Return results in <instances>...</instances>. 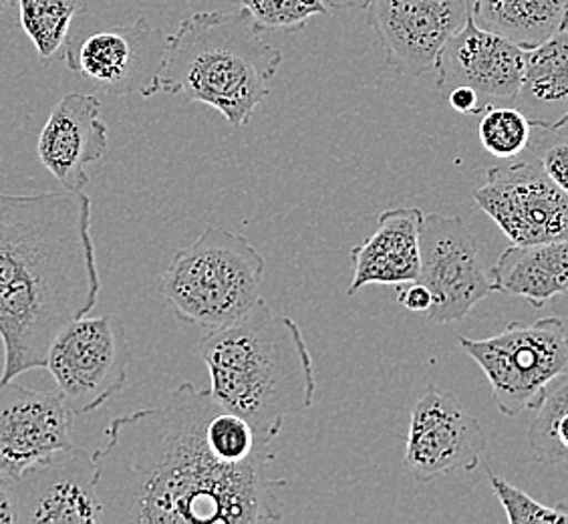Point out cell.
<instances>
[{"instance_id":"cell-1","label":"cell","mask_w":568,"mask_h":524,"mask_svg":"<svg viewBox=\"0 0 568 524\" xmlns=\"http://www.w3.org/2000/svg\"><path fill=\"white\" fill-rule=\"evenodd\" d=\"M222 404L180 383L164 404L118 415L93 452L103 524H258L283 516L274 458L234 464L212 436Z\"/></svg>"},{"instance_id":"cell-2","label":"cell","mask_w":568,"mask_h":524,"mask_svg":"<svg viewBox=\"0 0 568 524\" xmlns=\"http://www.w3.org/2000/svg\"><path fill=\"white\" fill-rule=\"evenodd\" d=\"M91 198L0 194V382L44 367L53 339L98 305Z\"/></svg>"},{"instance_id":"cell-3","label":"cell","mask_w":568,"mask_h":524,"mask_svg":"<svg viewBox=\"0 0 568 524\" xmlns=\"http://www.w3.org/2000/svg\"><path fill=\"white\" fill-rule=\"evenodd\" d=\"M197 353L209 367L212 395L268 442L281 434L284 417L315 402L317 377L305 335L264 299L229 325L206 329Z\"/></svg>"},{"instance_id":"cell-4","label":"cell","mask_w":568,"mask_h":524,"mask_svg":"<svg viewBox=\"0 0 568 524\" xmlns=\"http://www.w3.org/2000/svg\"><path fill=\"white\" fill-rule=\"evenodd\" d=\"M281 63L283 51L264 39L246 9L194 12L168 37L160 89L204 103L242 128L268 98Z\"/></svg>"},{"instance_id":"cell-5","label":"cell","mask_w":568,"mask_h":524,"mask_svg":"<svg viewBox=\"0 0 568 524\" xmlns=\"http://www.w3.org/2000/svg\"><path fill=\"white\" fill-rule=\"evenodd\" d=\"M264 259L239 232L210 226L168 264L160 293L175 319L222 328L248 313L263 291Z\"/></svg>"},{"instance_id":"cell-6","label":"cell","mask_w":568,"mask_h":524,"mask_svg":"<svg viewBox=\"0 0 568 524\" xmlns=\"http://www.w3.org/2000/svg\"><path fill=\"white\" fill-rule=\"evenodd\" d=\"M462 350L486 373L500 414L535 410L548 383L568 370V325L560 318L510 323L494 337H459Z\"/></svg>"},{"instance_id":"cell-7","label":"cell","mask_w":568,"mask_h":524,"mask_svg":"<svg viewBox=\"0 0 568 524\" xmlns=\"http://www.w3.org/2000/svg\"><path fill=\"white\" fill-rule=\"evenodd\" d=\"M44 370L75 415L91 414L128 382V339L118 315L81 318L51 343Z\"/></svg>"},{"instance_id":"cell-8","label":"cell","mask_w":568,"mask_h":524,"mask_svg":"<svg viewBox=\"0 0 568 524\" xmlns=\"http://www.w3.org/2000/svg\"><path fill=\"white\" fill-rule=\"evenodd\" d=\"M419 283L432 291L427 318L446 325L470 315L471 309L496 293L493 269L486 266L480 246L459 216L426 214L419 236Z\"/></svg>"},{"instance_id":"cell-9","label":"cell","mask_w":568,"mask_h":524,"mask_svg":"<svg viewBox=\"0 0 568 524\" xmlns=\"http://www.w3.org/2000/svg\"><path fill=\"white\" fill-rule=\"evenodd\" d=\"M474 200L513 244L568 241V194L536 158L490 168Z\"/></svg>"},{"instance_id":"cell-10","label":"cell","mask_w":568,"mask_h":524,"mask_svg":"<svg viewBox=\"0 0 568 524\" xmlns=\"http://www.w3.org/2000/svg\"><path fill=\"white\" fill-rule=\"evenodd\" d=\"M165 49L168 37L140 17L132 24L89 34L77 44L69 41L63 59L73 73L103 93L153 98L162 93Z\"/></svg>"},{"instance_id":"cell-11","label":"cell","mask_w":568,"mask_h":524,"mask_svg":"<svg viewBox=\"0 0 568 524\" xmlns=\"http://www.w3.org/2000/svg\"><path fill=\"white\" fill-rule=\"evenodd\" d=\"M480 422L452 392L429 385L417 397L405 442V466L419 482L448 472H471L486 450Z\"/></svg>"},{"instance_id":"cell-12","label":"cell","mask_w":568,"mask_h":524,"mask_svg":"<svg viewBox=\"0 0 568 524\" xmlns=\"http://www.w3.org/2000/svg\"><path fill=\"white\" fill-rule=\"evenodd\" d=\"M367 11L387 66L412 77L436 67L442 47L470 14L468 0H372Z\"/></svg>"},{"instance_id":"cell-13","label":"cell","mask_w":568,"mask_h":524,"mask_svg":"<svg viewBox=\"0 0 568 524\" xmlns=\"http://www.w3.org/2000/svg\"><path fill=\"white\" fill-rule=\"evenodd\" d=\"M73 412L55 392L0 382V476L17 481L34 464L73 446Z\"/></svg>"},{"instance_id":"cell-14","label":"cell","mask_w":568,"mask_h":524,"mask_svg":"<svg viewBox=\"0 0 568 524\" xmlns=\"http://www.w3.org/2000/svg\"><path fill=\"white\" fill-rule=\"evenodd\" d=\"M95 460L71 449L34 464L14 481L19 523L103 524Z\"/></svg>"},{"instance_id":"cell-15","label":"cell","mask_w":568,"mask_h":524,"mask_svg":"<svg viewBox=\"0 0 568 524\" xmlns=\"http://www.w3.org/2000/svg\"><path fill=\"white\" fill-rule=\"evenodd\" d=\"M525 56L523 47L481 29L468 14L437 56V91L446 98L452 89H474L486 110L494 101H514L525 79Z\"/></svg>"},{"instance_id":"cell-16","label":"cell","mask_w":568,"mask_h":524,"mask_svg":"<svg viewBox=\"0 0 568 524\" xmlns=\"http://www.w3.org/2000/svg\"><path fill=\"white\" fill-rule=\"evenodd\" d=\"M110 148V128L101 120V101L91 93H69L57 103L37 140L41 164L69 192L89 184L88 165Z\"/></svg>"},{"instance_id":"cell-17","label":"cell","mask_w":568,"mask_h":524,"mask_svg":"<svg viewBox=\"0 0 568 524\" xmlns=\"http://www.w3.org/2000/svg\"><path fill=\"white\" fill-rule=\"evenodd\" d=\"M424 216L419 208H389L379 214L372 236L351 251L353 279L347 295H357L369 284L416 283L422 273Z\"/></svg>"},{"instance_id":"cell-18","label":"cell","mask_w":568,"mask_h":524,"mask_svg":"<svg viewBox=\"0 0 568 524\" xmlns=\"http://www.w3.org/2000/svg\"><path fill=\"white\" fill-rule=\"evenodd\" d=\"M496 291L536 309L568 291V241L513 244L493 266Z\"/></svg>"},{"instance_id":"cell-19","label":"cell","mask_w":568,"mask_h":524,"mask_svg":"<svg viewBox=\"0 0 568 524\" xmlns=\"http://www.w3.org/2000/svg\"><path fill=\"white\" fill-rule=\"evenodd\" d=\"M474 22L525 51L568 27V0H468Z\"/></svg>"},{"instance_id":"cell-20","label":"cell","mask_w":568,"mask_h":524,"mask_svg":"<svg viewBox=\"0 0 568 524\" xmlns=\"http://www.w3.org/2000/svg\"><path fill=\"white\" fill-rule=\"evenodd\" d=\"M530 105H568V27L548 41L528 49L525 56V79L518 98Z\"/></svg>"},{"instance_id":"cell-21","label":"cell","mask_w":568,"mask_h":524,"mask_svg":"<svg viewBox=\"0 0 568 524\" xmlns=\"http://www.w3.org/2000/svg\"><path fill=\"white\" fill-rule=\"evenodd\" d=\"M528 426V449L536 462L555 466L568 462V370L548 383Z\"/></svg>"},{"instance_id":"cell-22","label":"cell","mask_w":568,"mask_h":524,"mask_svg":"<svg viewBox=\"0 0 568 524\" xmlns=\"http://www.w3.org/2000/svg\"><path fill=\"white\" fill-rule=\"evenodd\" d=\"M89 0H19L22 31L33 41L43 63L63 59L69 29L79 12L88 9Z\"/></svg>"},{"instance_id":"cell-23","label":"cell","mask_w":568,"mask_h":524,"mask_svg":"<svg viewBox=\"0 0 568 524\" xmlns=\"http://www.w3.org/2000/svg\"><path fill=\"white\" fill-rule=\"evenodd\" d=\"M532 130L535 125L525 111L490 105L481 113L478 138L486 152L510 160L528 150L532 142Z\"/></svg>"},{"instance_id":"cell-24","label":"cell","mask_w":568,"mask_h":524,"mask_svg":"<svg viewBox=\"0 0 568 524\" xmlns=\"http://www.w3.org/2000/svg\"><path fill=\"white\" fill-rule=\"evenodd\" d=\"M234 7L246 9L256 22L268 29H305L306 22L327 14L325 0H230Z\"/></svg>"},{"instance_id":"cell-25","label":"cell","mask_w":568,"mask_h":524,"mask_svg":"<svg viewBox=\"0 0 568 524\" xmlns=\"http://www.w3.org/2000/svg\"><path fill=\"white\" fill-rule=\"evenodd\" d=\"M488 481L493 486L496 498L503 504L504 513L510 524H568L567 506H547L538 503L525 491L516 488L510 482L504 481L493 470L486 468Z\"/></svg>"},{"instance_id":"cell-26","label":"cell","mask_w":568,"mask_h":524,"mask_svg":"<svg viewBox=\"0 0 568 524\" xmlns=\"http://www.w3.org/2000/svg\"><path fill=\"white\" fill-rule=\"evenodd\" d=\"M540 131L538 140H532L528 148H532V158L538 160L545 174L557 184L565 194H568V131L536 128Z\"/></svg>"},{"instance_id":"cell-27","label":"cell","mask_w":568,"mask_h":524,"mask_svg":"<svg viewBox=\"0 0 568 524\" xmlns=\"http://www.w3.org/2000/svg\"><path fill=\"white\" fill-rule=\"evenodd\" d=\"M397 301L414 313H427L432 309L434 296L426 284L416 281V283L402 284V289L397 293Z\"/></svg>"},{"instance_id":"cell-28","label":"cell","mask_w":568,"mask_h":524,"mask_svg":"<svg viewBox=\"0 0 568 524\" xmlns=\"http://www.w3.org/2000/svg\"><path fill=\"white\" fill-rule=\"evenodd\" d=\"M449 108L462 115H481L486 108L481 103L480 95L470 88H456L446 95Z\"/></svg>"},{"instance_id":"cell-29","label":"cell","mask_w":568,"mask_h":524,"mask_svg":"<svg viewBox=\"0 0 568 524\" xmlns=\"http://www.w3.org/2000/svg\"><path fill=\"white\" fill-rule=\"evenodd\" d=\"M0 524H19L14 481L0 476Z\"/></svg>"},{"instance_id":"cell-30","label":"cell","mask_w":568,"mask_h":524,"mask_svg":"<svg viewBox=\"0 0 568 524\" xmlns=\"http://www.w3.org/2000/svg\"><path fill=\"white\" fill-rule=\"evenodd\" d=\"M372 0H325L328 9L335 11H365Z\"/></svg>"},{"instance_id":"cell-31","label":"cell","mask_w":568,"mask_h":524,"mask_svg":"<svg viewBox=\"0 0 568 524\" xmlns=\"http://www.w3.org/2000/svg\"><path fill=\"white\" fill-rule=\"evenodd\" d=\"M19 4V0H0V11H9Z\"/></svg>"},{"instance_id":"cell-32","label":"cell","mask_w":568,"mask_h":524,"mask_svg":"<svg viewBox=\"0 0 568 524\" xmlns=\"http://www.w3.org/2000/svg\"><path fill=\"white\" fill-rule=\"evenodd\" d=\"M560 296H565V318H567V319H562V321H565V323H567V325H568V291H567V293H565V295H560Z\"/></svg>"}]
</instances>
